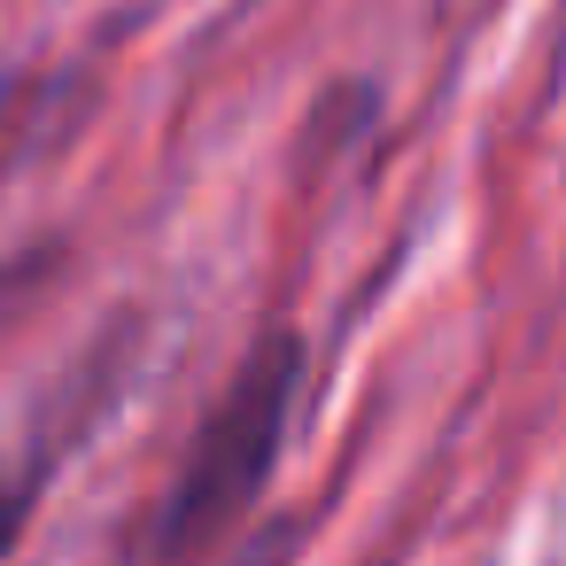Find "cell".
<instances>
[{
    "instance_id": "1",
    "label": "cell",
    "mask_w": 566,
    "mask_h": 566,
    "mask_svg": "<svg viewBox=\"0 0 566 566\" xmlns=\"http://www.w3.org/2000/svg\"><path fill=\"white\" fill-rule=\"evenodd\" d=\"M295 388H303V342L287 326H272L226 380V396L202 411L195 450L171 473V496L156 512V566H202L272 489L280 450H287V419H295Z\"/></svg>"
},
{
    "instance_id": "2",
    "label": "cell",
    "mask_w": 566,
    "mask_h": 566,
    "mask_svg": "<svg viewBox=\"0 0 566 566\" xmlns=\"http://www.w3.org/2000/svg\"><path fill=\"white\" fill-rule=\"evenodd\" d=\"M40 272H48V256H32V264H9V272H0V326H9V318H17V303L40 287Z\"/></svg>"
}]
</instances>
